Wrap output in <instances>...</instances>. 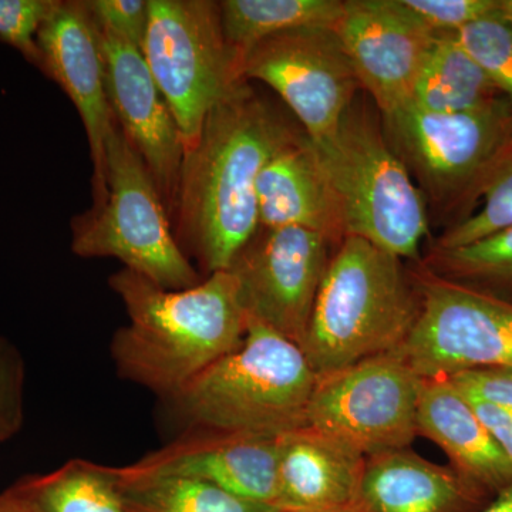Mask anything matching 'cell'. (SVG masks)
Wrapping results in <instances>:
<instances>
[{"mask_svg": "<svg viewBox=\"0 0 512 512\" xmlns=\"http://www.w3.org/2000/svg\"><path fill=\"white\" fill-rule=\"evenodd\" d=\"M467 397L512 410V367H487L451 376Z\"/></svg>", "mask_w": 512, "mask_h": 512, "instance_id": "cell-32", "label": "cell"}, {"mask_svg": "<svg viewBox=\"0 0 512 512\" xmlns=\"http://www.w3.org/2000/svg\"><path fill=\"white\" fill-rule=\"evenodd\" d=\"M107 198L73 221L74 254L120 259L170 291L200 284L171 231L170 214L143 158L114 120L106 144Z\"/></svg>", "mask_w": 512, "mask_h": 512, "instance_id": "cell-6", "label": "cell"}, {"mask_svg": "<svg viewBox=\"0 0 512 512\" xmlns=\"http://www.w3.org/2000/svg\"><path fill=\"white\" fill-rule=\"evenodd\" d=\"M330 245L309 229L259 228L228 269L248 315L301 349L329 265Z\"/></svg>", "mask_w": 512, "mask_h": 512, "instance_id": "cell-12", "label": "cell"}, {"mask_svg": "<svg viewBox=\"0 0 512 512\" xmlns=\"http://www.w3.org/2000/svg\"><path fill=\"white\" fill-rule=\"evenodd\" d=\"M480 512H512V484L495 495L491 503Z\"/></svg>", "mask_w": 512, "mask_h": 512, "instance_id": "cell-34", "label": "cell"}, {"mask_svg": "<svg viewBox=\"0 0 512 512\" xmlns=\"http://www.w3.org/2000/svg\"><path fill=\"white\" fill-rule=\"evenodd\" d=\"M127 512H278L197 478H119L103 466Z\"/></svg>", "mask_w": 512, "mask_h": 512, "instance_id": "cell-24", "label": "cell"}, {"mask_svg": "<svg viewBox=\"0 0 512 512\" xmlns=\"http://www.w3.org/2000/svg\"><path fill=\"white\" fill-rule=\"evenodd\" d=\"M417 429L443 448L451 467L493 497L512 484L511 461L450 377L423 379Z\"/></svg>", "mask_w": 512, "mask_h": 512, "instance_id": "cell-20", "label": "cell"}, {"mask_svg": "<svg viewBox=\"0 0 512 512\" xmlns=\"http://www.w3.org/2000/svg\"><path fill=\"white\" fill-rule=\"evenodd\" d=\"M423 377L396 353L318 376L308 426L348 441L366 457L409 448L419 436Z\"/></svg>", "mask_w": 512, "mask_h": 512, "instance_id": "cell-10", "label": "cell"}, {"mask_svg": "<svg viewBox=\"0 0 512 512\" xmlns=\"http://www.w3.org/2000/svg\"><path fill=\"white\" fill-rule=\"evenodd\" d=\"M501 97L456 33H436L414 86L413 106L431 113H464Z\"/></svg>", "mask_w": 512, "mask_h": 512, "instance_id": "cell-21", "label": "cell"}, {"mask_svg": "<svg viewBox=\"0 0 512 512\" xmlns=\"http://www.w3.org/2000/svg\"><path fill=\"white\" fill-rule=\"evenodd\" d=\"M383 130L410 174L444 211L454 214L456 225L480 204L512 130V101L501 97L464 113H431L410 103L383 117Z\"/></svg>", "mask_w": 512, "mask_h": 512, "instance_id": "cell-7", "label": "cell"}, {"mask_svg": "<svg viewBox=\"0 0 512 512\" xmlns=\"http://www.w3.org/2000/svg\"><path fill=\"white\" fill-rule=\"evenodd\" d=\"M259 228H303L318 232L330 244L346 238L338 197L318 148L303 133L281 148L256 181Z\"/></svg>", "mask_w": 512, "mask_h": 512, "instance_id": "cell-18", "label": "cell"}, {"mask_svg": "<svg viewBox=\"0 0 512 512\" xmlns=\"http://www.w3.org/2000/svg\"><path fill=\"white\" fill-rule=\"evenodd\" d=\"M278 437L191 434L126 467H109L119 478L187 477L275 510Z\"/></svg>", "mask_w": 512, "mask_h": 512, "instance_id": "cell-16", "label": "cell"}, {"mask_svg": "<svg viewBox=\"0 0 512 512\" xmlns=\"http://www.w3.org/2000/svg\"><path fill=\"white\" fill-rule=\"evenodd\" d=\"M345 0H224L222 32L244 67L248 53L262 40L305 28L338 29Z\"/></svg>", "mask_w": 512, "mask_h": 512, "instance_id": "cell-22", "label": "cell"}, {"mask_svg": "<svg viewBox=\"0 0 512 512\" xmlns=\"http://www.w3.org/2000/svg\"><path fill=\"white\" fill-rule=\"evenodd\" d=\"M276 443V511H326L355 505L366 464L362 451L311 426L282 434Z\"/></svg>", "mask_w": 512, "mask_h": 512, "instance_id": "cell-17", "label": "cell"}, {"mask_svg": "<svg viewBox=\"0 0 512 512\" xmlns=\"http://www.w3.org/2000/svg\"><path fill=\"white\" fill-rule=\"evenodd\" d=\"M467 399L473 404L478 417L483 421L488 431L493 434L495 441L503 448L505 456L512 464V410L481 402V400L471 399V397H467Z\"/></svg>", "mask_w": 512, "mask_h": 512, "instance_id": "cell-33", "label": "cell"}, {"mask_svg": "<svg viewBox=\"0 0 512 512\" xmlns=\"http://www.w3.org/2000/svg\"><path fill=\"white\" fill-rule=\"evenodd\" d=\"M97 30L114 120L143 158L171 218L185 154L180 128L141 50L109 30Z\"/></svg>", "mask_w": 512, "mask_h": 512, "instance_id": "cell-14", "label": "cell"}, {"mask_svg": "<svg viewBox=\"0 0 512 512\" xmlns=\"http://www.w3.org/2000/svg\"><path fill=\"white\" fill-rule=\"evenodd\" d=\"M336 30L382 117L412 103L436 33L403 0H345Z\"/></svg>", "mask_w": 512, "mask_h": 512, "instance_id": "cell-13", "label": "cell"}, {"mask_svg": "<svg viewBox=\"0 0 512 512\" xmlns=\"http://www.w3.org/2000/svg\"><path fill=\"white\" fill-rule=\"evenodd\" d=\"M434 33L454 32L495 12L498 0H403Z\"/></svg>", "mask_w": 512, "mask_h": 512, "instance_id": "cell-30", "label": "cell"}, {"mask_svg": "<svg viewBox=\"0 0 512 512\" xmlns=\"http://www.w3.org/2000/svg\"><path fill=\"white\" fill-rule=\"evenodd\" d=\"M30 512H127L103 466L76 460L6 491Z\"/></svg>", "mask_w": 512, "mask_h": 512, "instance_id": "cell-23", "label": "cell"}, {"mask_svg": "<svg viewBox=\"0 0 512 512\" xmlns=\"http://www.w3.org/2000/svg\"><path fill=\"white\" fill-rule=\"evenodd\" d=\"M87 8L97 28L109 30L137 49H143L150 0H90Z\"/></svg>", "mask_w": 512, "mask_h": 512, "instance_id": "cell-29", "label": "cell"}, {"mask_svg": "<svg viewBox=\"0 0 512 512\" xmlns=\"http://www.w3.org/2000/svg\"><path fill=\"white\" fill-rule=\"evenodd\" d=\"M498 13L512 25V0H498Z\"/></svg>", "mask_w": 512, "mask_h": 512, "instance_id": "cell-36", "label": "cell"}, {"mask_svg": "<svg viewBox=\"0 0 512 512\" xmlns=\"http://www.w3.org/2000/svg\"><path fill=\"white\" fill-rule=\"evenodd\" d=\"M315 146L338 197L346 237L419 261L429 235L426 200L366 106L353 103L338 133Z\"/></svg>", "mask_w": 512, "mask_h": 512, "instance_id": "cell-5", "label": "cell"}, {"mask_svg": "<svg viewBox=\"0 0 512 512\" xmlns=\"http://www.w3.org/2000/svg\"><path fill=\"white\" fill-rule=\"evenodd\" d=\"M508 227H512V130L484 185L476 212L448 227L433 248L466 247Z\"/></svg>", "mask_w": 512, "mask_h": 512, "instance_id": "cell-26", "label": "cell"}, {"mask_svg": "<svg viewBox=\"0 0 512 512\" xmlns=\"http://www.w3.org/2000/svg\"><path fill=\"white\" fill-rule=\"evenodd\" d=\"M309 512H360V511L357 510L355 505H353V507L338 508V510L309 511Z\"/></svg>", "mask_w": 512, "mask_h": 512, "instance_id": "cell-37", "label": "cell"}, {"mask_svg": "<svg viewBox=\"0 0 512 512\" xmlns=\"http://www.w3.org/2000/svg\"><path fill=\"white\" fill-rule=\"evenodd\" d=\"M493 498L456 468L402 448L366 457L355 507L360 512H480Z\"/></svg>", "mask_w": 512, "mask_h": 512, "instance_id": "cell-19", "label": "cell"}, {"mask_svg": "<svg viewBox=\"0 0 512 512\" xmlns=\"http://www.w3.org/2000/svg\"><path fill=\"white\" fill-rule=\"evenodd\" d=\"M244 79L268 84L313 143L330 140L362 89L338 30L305 28L262 40L248 53Z\"/></svg>", "mask_w": 512, "mask_h": 512, "instance_id": "cell-11", "label": "cell"}, {"mask_svg": "<svg viewBox=\"0 0 512 512\" xmlns=\"http://www.w3.org/2000/svg\"><path fill=\"white\" fill-rule=\"evenodd\" d=\"M0 512H30L8 493L0 495Z\"/></svg>", "mask_w": 512, "mask_h": 512, "instance_id": "cell-35", "label": "cell"}, {"mask_svg": "<svg viewBox=\"0 0 512 512\" xmlns=\"http://www.w3.org/2000/svg\"><path fill=\"white\" fill-rule=\"evenodd\" d=\"M485 76L512 101V25L498 13L474 20L456 33Z\"/></svg>", "mask_w": 512, "mask_h": 512, "instance_id": "cell-27", "label": "cell"}, {"mask_svg": "<svg viewBox=\"0 0 512 512\" xmlns=\"http://www.w3.org/2000/svg\"><path fill=\"white\" fill-rule=\"evenodd\" d=\"M59 0H0V40L18 50L37 69H43L37 33Z\"/></svg>", "mask_w": 512, "mask_h": 512, "instance_id": "cell-28", "label": "cell"}, {"mask_svg": "<svg viewBox=\"0 0 512 512\" xmlns=\"http://www.w3.org/2000/svg\"><path fill=\"white\" fill-rule=\"evenodd\" d=\"M420 311L402 259L346 237L330 258L302 350L318 376L402 348Z\"/></svg>", "mask_w": 512, "mask_h": 512, "instance_id": "cell-3", "label": "cell"}, {"mask_svg": "<svg viewBox=\"0 0 512 512\" xmlns=\"http://www.w3.org/2000/svg\"><path fill=\"white\" fill-rule=\"evenodd\" d=\"M420 311L396 355L423 379L468 370L512 367V301L444 278L414 272Z\"/></svg>", "mask_w": 512, "mask_h": 512, "instance_id": "cell-9", "label": "cell"}, {"mask_svg": "<svg viewBox=\"0 0 512 512\" xmlns=\"http://www.w3.org/2000/svg\"><path fill=\"white\" fill-rule=\"evenodd\" d=\"M42 72L55 80L79 111L93 161V207L107 198L106 144L114 116L106 90L99 30L87 2L59 0L37 33Z\"/></svg>", "mask_w": 512, "mask_h": 512, "instance_id": "cell-15", "label": "cell"}, {"mask_svg": "<svg viewBox=\"0 0 512 512\" xmlns=\"http://www.w3.org/2000/svg\"><path fill=\"white\" fill-rule=\"evenodd\" d=\"M110 285L130 318L114 336V359L121 375L154 392L173 397L244 342L248 313L231 271L170 291L124 268Z\"/></svg>", "mask_w": 512, "mask_h": 512, "instance_id": "cell-2", "label": "cell"}, {"mask_svg": "<svg viewBox=\"0 0 512 512\" xmlns=\"http://www.w3.org/2000/svg\"><path fill=\"white\" fill-rule=\"evenodd\" d=\"M305 131L249 82L210 111L185 150L173 218L175 238L208 272L228 271L259 229L256 181L265 164Z\"/></svg>", "mask_w": 512, "mask_h": 512, "instance_id": "cell-1", "label": "cell"}, {"mask_svg": "<svg viewBox=\"0 0 512 512\" xmlns=\"http://www.w3.org/2000/svg\"><path fill=\"white\" fill-rule=\"evenodd\" d=\"M424 266L444 278L512 301V227L466 247L433 248Z\"/></svg>", "mask_w": 512, "mask_h": 512, "instance_id": "cell-25", "label": "cell"}, {"mask_svg": "<svg viewBox=\"0 0 512 512\" xmlns=\"http://www.w3.org/2000/svg\"><path fill=\"white\" fill-rule=\"evenodd\" d=\"M144 60L180 128L194 146L210 111L239 83L241 63L222 32L220 2L150 0Z\"/></svg>", "mask_w": 512, "mask_h": 512, "instance_id": "cell-8", "label": "cell"}, {"mask_svg": "<svg viewBox=\"0 0 512 512\" xmlns=\"http://www.w3.org/2000/svg\"><path fill=\"white\" fill-rule=\"evenodd\" d=\"M22 423V363L15 350L0 340V441L8 440Z\"/></svg>", "mask_w": 512, "mask_h": 512, "instance_id": "cell-31", "label": "cell"}, {"mask_svg": "<svg viewBox=\"0 0 512 512\" xmlns=\"http://www.w3.org/2000/svg\"><path fill=\"white\" fill-rule=\"evenodd\" d=\"M316 382L296 343L248 315L242 345L173 399L184 417L205 430L279 437L308 426Z\"/></svg>", "mask_w": 512, "mask_h": 512, "instance_id": "cell-4", "label": "cell"}]
</instances>
